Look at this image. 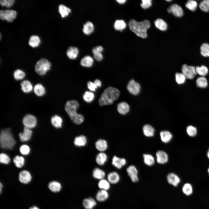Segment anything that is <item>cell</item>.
I'll use <instances>...</instances> for the list:
<instances>
[{
  "label": "cell",
  "instance_id": "681fc988",
  "mask_svg": "<svg viewBox=\"0 0 209 209\" xmlns=\"http://www.w3.org/2000/svg\"><path fill=\"white\" fill-rule=\"evenodd\" d=\"M199 7L202 11L208 12L209 11V0H204L201 1L199 4Z\"/></svg>",
  "mask_w": 209,
  "mask_h": 209
},
{
  "label": "cell",
  "instance_id": "d6a6232c",
  "mask_svg": "<svg viewBox=\"0 0 209 209\" xmlns=\"http://www.w3.org/2000/svg\"><path fill=\"white\" fill-rule=\"evenodd\" d=\"M144 163L149 166L153 165L155 162L154 157L149 154H144L143 155Z\"/></svg>",
  "mask_w": 209,
  "mask_h": 209
},
{
  "label": "cell",
  "instance_id": "60d3db41",
  "mask_svg": "<svg viewBox=\"0 0 209 209\" xmlns=\"http://www.w3.org/2000/svg\"><path fill=\"white\" fill-rule=\"evenodd\" d=\"M197 86L200 88H205L208 85L206 79L204 77L201 76L198 78L196 80Z\"/></svg>",
  "mask_w": 209,
  "mask_h": 209
},
{
  "label": "cell",
  "instance_id": "9f6ffc18",
  "mask_svg": "<svg viewBox=\"0 0 209 209\" xmlns=\"http://www.w3.org/2000/svg\"><path fill=\"white\" fill-rule=\"evenodd\" d=\"M87 86L88 89L92 91H95L96 89L98 87L94 82L90 81L88 82Z\"/></svg>",
  "mask_w": 209,
  "mask_h": 209
},
{
  "label": "cell",
  "instance_id": "f5cc1de1",
  "mask_svg": "<svg viewBox=\"0 0 209 209\" xmlns=\"http://www.w3.org/2000/svg\"><path fill=\"white\" fill-rule=\"evenodd\" d=\"M14 1V0H1L0 3L2 6L9 7L13 5Z\"/></svg>",
  "mask_w": 209,
  "mask_h": 209
},
{
  "label": "cell",
  "instance_id": "db71d44e",
  "mask_svg": "<svg viewBox=\"0 0 209 209\" xmlns=\"http://www.w3.org/2000/svg\"><path fill=\"white\" fill-rule=\"evenodd\" d=\"M20 151L23 155H27L30 152V149L27 145H23L20 147Z\"/></svg>",
  "mask_w": 209,
  "mask_h": 209
},
{
  "label": "cell",
  "instance_id": "680465c9",
  "mask_svg": "<svg viewBox=\"0 0 209 209\" xmlns=\"http://www.w3.org/2000/svg\"><path fill=\"white\" fill-rule=\"evenodd\" d=\"M93 55L94 58L97 61H100L102 59L103 55L101 53L96 54Z\"/></svg>",
  "mask_w": 209,
  "mask_h": 209
},
{
  "label": "cell",
  "instance_id": "5bb4252c",
  "mask_svg": "<svg viewBox=\"0 0 209 209\" xmlns=\"http://www.w3.org/2000/svg\"><path fill=\"white\" fill-rule=\"evenodd\" d=\"M31 179V176L28 171L24 170L20 172L19 180L21 183L25 184H27L30 181Z\"/></svg>",
  "mask_w": 209,
  "mask_h": 209
},
{
  "label": "cell",
  "instance_id": "cb8c5ba5",
  "mask_svg": "<svg viewBox=\"0 0 209 209\" xmlns=\"http://www.w3.org/2000/svg\"><path fill=\"white\" fill-rule=\"evenodd\" d=\"M87 143V139L84 136L80 135L76 137L74 141V144L76 146L82 147L85 146Z\"/></svg>",
  "mask_w": 209,
  "mask_h": 209
},
{
  "label": "cell",
  "instance_id": "6f0895ef",
  "mask_svg": "<svg viewBox=\"0 0 209 209\" xmlns=\"http://www.w3.org/2000/svg\"><path fill=\"white\" fill-rule=\"evenodd\" d=\"M103 50V47L101 46H98L94 47L92 49V52L93 55L101 53Z\"/></svg>",
  "mask_w": 209,
  "mask_h": 209
},
{
  "label": "cell",
  "instance_id": "3957f363",
  "mask_svg": "<svg viewBox=\"0 0 209 209\" xmlns=\"http://www.w3.org/2000/svg\"><path fill=\"white\" fill-rule=\"evenodd\" d=\"M129 26L130 30L137 36L145 38L147 37V30L150 28V24L147 20L138 22L133 19L129 21Z\"/></svg>",
  "mask_w": 209,
  "mask_h": 209
},
{
  "label": "cell",
  "instance_id": "9c48e42d",
  "mask_svg": "<svg viewBox=\"0 0 209 209\" xmlns=\"http://www.w3.org/2000/svg\"><path fill=\"white\" fill-rule=\"evenodd\" d=\"M127 89L131 93L136 95L140 93V86L138 82L132 79L129 82L127 86Z\"/></svg>",
  "mask_w": 209,
  "mask_h": 209
},
{
  "label": "cell",
  "instance_id": "94428289",
  "mask_svg": "<svg viewBox=\"0 0 209 209\" xmlns=\"http://www.w3.org/2000/svg\"><path fill=\"white\" fill-rule=\"evenodd\" d=\"M116 1L120 4H123L126 1V0H117Z\"/></svg>",
  "mask_w": 209,
  "mask_h": 209
},
{
  "label": "cell",
  "instance_id": "44dd1931",
  "mask_svg": "<svg viewBox=\"0 0 209 209\" xmlns=\"http://www.w3.org/2000/svg\"><path fill=\"white\" fill-rule=\"evenodd\" d=\"M160 138L162 141L164 143L170 142L172 138L171 133L168 131L164 130L160 133Z\"/></svg>",
  "mask_w": 209,
  "mask_h": 209
},
{
  "label": "cell",
  "instance_id": "ffe728a7",
  "mask_svg": "<svg viewBox=\"0 0 209 209\" xmlns=\"http://www.w3.org/2000/svg\"><path fill=\"white\" fill-rule=\"evenodd\" d=\"M117 109L119 113L125 115L129 112V107L126 102H121L118 104Z\"/></svg>",
  "mask_w": 209,
  "mask_h": 209
},
{
  "label": "cell",
  "instance_id": "8d00e7d4",
  "mask_svg": "<svg viewBox=\"0 0 209 209\" xmlns=\"http://www.w3.org/2000/svg\"><path fill=\"white\" fill-rule=\"evenodd\" d=\"M93 25L91 22L88 21L84 25L83 31L85 34L89 35L93 31Z\"/></svg>",
  "mask_w": 209,
  "mask_h": 209
},
{
  "label": "cell",
  "instance_id": "6da1fadb",
  "mask_svg": "<svg viewBox=\"0 0 209 209\" xmlns=\"http://www.w3.org/2000/svg\"><path fill=\"white\" fill-rule=\"evenodd\" d=\"M120 94L117 88L109 87L106 88L101 94L98 101L100 106L111 105L118 98Z\"/></svg>",
  "mask_w": 209,
  "mask_h": 209
},
{
  "label": "cell",
  "instance_id": "603a6c76",
  "mask_svg": "<svg viewBox=\"0 0 209 209\" xmlns=\"http://www.w3.org/2000/svg\"><path fill=\"white\" fill-rule=\"evenodd\" d=\"M144 134L147 137L153 136L154 134L155 129L151 125L149 124L144 125L143 127Z\"/></svg>",
  "mask_w": 209,
  "mask_h": 209
},
{
  "label": "cell",
  "instance_id": "2e32d148",
  "mask_svg": "<svg viewBox=\"0 0 209 209\" xmlns=\"http://www.w3.org/2000/svg\"><path fill=\"white\" fill-rule=\"evenodd\" d=\"M82 205L85 209H93L97 205L96 200L92 197L84 199Z\"/></svg>",
  "mask_w": 209,
  "mask_h": 209
},
{
  "label": "cell",
  "instance_id": "1f68e13d",
  "mask_svg": "<svg viewBox=\"0 0 209 209\" xmlns=\"http://www.w3.org/2000/svg\"><path fill=\"white\" fill-rule=\"evenodd\" d=\"M183 193L187 196L191 195L193 192V188L192 185L189 183H185L182 188Z\"/></svg>",
  "mask_w": 209,
  "mask_h": 209
},
{
  "label": "cell",
  "instance_id": "d4e9b609",
  "mask_svg": "<svg viewBox=\"0 0 209 209\" xmlns=\"http://www.w3.org/2000/svg\"><path fill=\"white\" fill-rule=\"evenodd\" d=\"M78 53L79 51L77 48L74 46H71L68 48L66 54L69 58L74 59L77 57Z\"/></svg>",
  "mask_w": 209,
  "mask_h": 209
},
{
  "label": "cell",
  "instance_id": "e575fe53",
  "mask_svg": "<svg viewBox=\"0 0 209 209\" xmlns=\"http://www.w3.org/2000/svg\"><path fill=\"white\" fill-rule=\"evenodd\" d=\"M154 24L156 27L161 30L165 31L167 29L166 23L161 19H156L154 22Z\"/></svg>",
  "mask_w": 209,
  "mask_h": 209
},
{
  "label": "cell",
  "instance_id": "be15d7a7",
  "mask_svg": "<svg viewBox=\"0 0 209 209\" xmlns=\"http://www.w3.org/2000/svg\"><path fill=\"white\" fill-rule=\"evenodd\" d=\"M3 188V185L1 183H0V192L1 193L2 189Z\"/></svg>",
  "mask_w": 209,
  "mask_h": 209
},
{
  "label": "cell",
  "instance_id": "4fadbf2b",
  "mask_svg": "<svg viewBox=\"0 0 209 209\" xmlns=\"http://www.w3.org/2000/svg\"><path fill=\"white\" fill-rule=\"evenodd\" d=\"M156 160L157 162L160 164H164L168 160V156L167 153L163 150H158L156 153Z\"/></svg>",
  "mask_w": 209,
  "mask_h": 209
},
{
  "label": "cell",
  "instance_id": "7c38bea8",
  "mask_svg": "<svg viewBox=\"0 0 209 209\" xmlns=\"http://www.w3.org/2000/svg\"><path fill=\"white\" fill-rule=\"evenodd\" d=\"M167 180L170 184L174 187L177 186L181 181L179 177L176 174L173 172L167 174Z\"/></svg>",
  "mask_w": 209,
  "mask_h": 209
},
{
  "label": "cell",
  "instance_id": "74e56055",
  "mask_svg": "<svg viewBox=\"0 0 209 209\" xmlns=\"http://www.w3.org/2000/svg\"><path fill=\"white\" fill-rule=\"evenodd\" d=\"M110 184L107 180L103 179L100 180L98 186L100 189L107 191L110 188Z\"/></svg>",
  "mask_w": 209,
  "mask_h": 209
},
{
  "label": "cell",
  "instance_id": "30bf717a",
  "mask_svg": "<svg viewBox=\"0 0 209 209\" xmlns=\"http://www.w3.org/2000/svg\"><path fill=\"white\" fill-rule=\"evenodd\" d=\"M126 171L132 182L136 183L138 181V171L135 166L132 165L129 166L127 168Z\"/></svg>",
  "mask_w": 209,
  "mask_h": 209
},
{
  "label": "cell",
  "instance_id": "f546056e",
  "mask_svg": "<svg viewBox=\"0 0 209 209\" xmlns=\"http://www.w3.org/2000/svg\"><path fill=\"white\" fill-rule=\"evenodd\" d=\"M51 122L53 125L55 127L60 128L62 126V120L59 116L55 115L52 117Z\"/></svg>",
  "mask_w": 209,
  "mask_h": 209
},
{
  "label": "cell",
  "instance_id": "277c9868",
  "mask_svg": "<svg viewBox=\"0 0 209 209\" xmlns=\"http://www.w3.org/2000/svg\"><path fill=\"white\" fill-rule=\"evenodd\" d=\"M0 142L2 148L12 149L16 143L15 141L10 128L2 130L0 136Z\"/></svg>",
  "mask_w": 209,
  "mask_h": 209
},
{
  "label": "cell",
  "instance_id": "7402d4cb",
  "mask_svg": "<svg viewBox=\"0 0 209 209\" xmlns=\"http://www.w3.org/2000/svg\"><path fill=\"white\" fill-rule=\"evenodd\" d=\"M95 145L96 149L101 152L106 150L108 147L107 141L103 139H99L96 142Z\"/></svg>",
  "mask_w": 209,
  "mask_h": 209
},
{
  "label": "cell",
  "instance_id": "8992f818",
  "mask_svg": "<svg viewBox=\"0 0 209 209\" xmlns=\"http://www.w3.org/2000/svg\"><path fill=\"white\" fill-rule=\"evenodd\" d=\"M17 15V12L14 10H1L0 11V19L9 22L12 21L16 18Z\"/></svg>",
  "mask_w": 209,
  "mask_h": 209
},
{
  "label": "cell",
  "instance_id": "ee69618b",
  "mask_svg": "<svg viewBox=\"0 0 209 209\" xmlns=\"http://www.w3.org/2000/svg\"><path fill=\"white\" fill-rule=\"evenodd\" d=\"M13 162L17 167L21 168L24 165V159L21 156H16L13 159Z\"/></svg>",
  "mask_w": 209,
  "mask_h": 209
},
{
  "label": "cell",
  "instance_id": "4dcf8cb0",
  "mask_svg": "<svg viewBox=\"0 0 209 209\" xmlns=\"http://www.w3.org/2000/svg\"><path fill=\"white\" fill-rule=\"evenodd\" d=\"M93 62V60L92 57L89 56H87L82 59L80 64L83 66L89 67L92 66Z\"/></svg>",
  "mask_w": 209,
  "mask_h": 209
},
{
  "label": "cell",
  "instance_id": "e7e4bbea",
  "mask_svg": "<svg viewBox=\"0 0 209 209\" xmlns=\"http://www.w3.org/2000/svg\"><path fill=\"white\" fill-rule=\"evenodd\" d=\"M207 156L208 158L209 159V148L207 152Z\"/></svg>",
  "mask_w": 209,
  "mask_h": 209
},
{
  "label": "cell",
  "instance_id": "9a60e30c",
  "mask_svg": "<svg viewBox=\"0 0 209 209\" xmlns=\"http://www.w3.org/2000/svg\"><path fill=\"white\" fill-rule=\"evenodd\" d=\"M126 162L125 158L114 156L112 159V164L117 169H120L126 165Z\"/></svg>",
  "mask_w": 209,
  "mask_h": 209
},
{
  "label": "cell",
  "instance_id": "f35d334b",
  "mask_svg": "<svg viewBox=\"0 0 209 209\" xmlns=\"http://www.w3.org/2000/svg\"><path fill=\"white\" fill-rule=\"evenodd\" d=\"M59 11L62 17L64 18L67 16L71 12V9L63 4H60L59 6Z\"/></svg>",
  "mask_w": 209,
  "mask_h": 209
},
{
  "label": "cell",
  "instance_id": "f907efd6",
  "mask_svg": "<svg viewBox=\"0 0 209 209\" xmlns=\"http://www.w3.org/2000/svg\"><path fill=\"white\" fill-rule=\"evenodd\" d=\"M175 77L176 82L179 84L184 83L186 79L185 76L182 73H176Z\"/></svg>",
  "mask_w": 209,
  "mask_h": 209
},
{
  "label": "cell",
  "instance_id": "bcb514c9",
  "mask_svg": "<svg viewBox=\"0 0 209 209\" xmlns=\"http://www.w3.org/2000/svg\"><path fill=\"white\" fill-rule=\"evenodd\" d=\"M25 73L24 72L19 69L15 70L13 73L14 77L17 80H19L23 79L25 76Z\"/></svg>",
  "mask_w": 209,
  "mask_h": 209
},
{
  "label": "cell",
  "instance_id": "52a82bcc",
  "mask_svg": "<svg viewBox=\"0 0 209 209\" xmlns=\"http://www.w3.org/2000/svg\"><path fill=\"white\" fill-rule=\"evenodd\" d=\"M182 73L186 78L191 79H193L197 74L196 68L193 66H189L184 64L181 68Z\"/></svg>",
  "mask_w": 209,
  "mask_h": 209
},
{
  "label": "cell",
  "instance_id": "836d02e7",
  "mask_svg": "<svg viewBox=\"0 0 209 209\" xmlns=\"http://www.w3.org/2000/svg\"><path fill=\"white\" fill-rule=\"evenodd\" d=\"M34 91L35 94L38 96H41L45 93V89L44 86L40 84H37L35 86Z\"/></svg>",
  "mask_w": 209,
  "mask_h": 209
},
{
  "label": "cell",
  "instance_id": "4316f807",
  "mask_svg": "<svg viewBox=\"0 0 209 209\" xmlns=\"http://www.w3.org/2000/svg\"><path fill=\"white\" fill-rule=\"evenodd\" d=\"M21 89L25 93H28L32 91L33 86L31 82L28 80H24L21 83Z\"/></svg>",
  "mask_w": 209,
  "mask_h": 209
},
{
  "label": "cell",
  "instance_id": "7dc6e473",
  "mask_svg": "<svg viewBox=\"0 0 209 209\" xmlns=\"http://www.w3.org/2000/svg\"><path fill=\"white\" fill-rule=\"evenodd\" d=\"M94 95V94L90 91H86L83 95L84 100L87 102H90L93 100Z\"/></svg>",
  "mask_w": 209,
  "mask_h": 209
},
{
  "label": "cell",
  "instance_id": "6125c7cd",
  "mask_svg": "<svg viewBox=\"0 0 209 209\" xmlns=\"http://www.w3.org/2000/svg\"><path fill=\"white\" fill-rule=\"evenodd\" d=\"M29 209H39V208L37 207L34 206L31 207Z\"/></svg>",
  "mask_w": 209,
  "mask_h": 209
},
{
  "label": "cell",
  "instance_id": "f6af8a7d",
  "mask_svg": "<svg viewBox=\"0 0 209 209\" xmlns=\"http://www.w3.org/2000/svg\"><path fill=\"white\" fill-rule=\"evenodd\" d=\"M197 2L193 0H190L188 1L185 4L186 7L192 11H195L197 7Z\"/></svg>",
  "mask_w": 209,
  "mask_h": 209
},
{
  "label": "cell",
  "instance_id": "484cf974",
  "mask_svg": "<svg viewBox=\"0 0 209 209\" xmlns=\"http://www.w3.org/2000/svg\"><path fill=\"white\" fill-rule=\"evenodd\" d=\"M48 187L49 189L54 192H58L62 189V185L61 183L56 181L50 182L48 184Z\"/></svg>",
  "mask_w": 209,
  "mask_h": 209
},
{
  "label": "cell",
  "instance_id": "91938a15",
  "mask_svg": "<svg viewBox=\"0 0 209 209\" xmlns=\"http://www.w3.org/2000/svg\"><path fill=\"white\" fill-rule=\"evenodd\" d=\"M94 83H95V84H96V85L98 87H100L101 86V83L100 81L98 79H96V80L94 82Z\"/></svg>",
  "mask_w": 209,
  "mask_h": 209
},
{
  "label": "cell",
  "instance_id": "5b68a950",
  "mask_svg": "<svg viewBox=\"0 0 209 209\" xmlns=\"http://www.w3.org/2000/svg\"><path fill=\"white\" fill-rule=\"evenodd\" d=\"M51 66V63L48 60L45 58H42L39 60L35 64V71L39 75H44L50 69Z\"/></svg>",
  "mask_w": 209,
  "mask_h": 209
},
{
  "label": "cell",
  "instance_id": "7bdbcfd3",
  "mask_svg": "<svg viewBox=\"0 0 209 209\" xmlns=\"http://www.w3.org/2000/svg\"><path fill=\"white\" fill-rule=\"evenodd\" d=\"M200 52L203 56L209 57V44L207 43L202 44L200 47Z\"/></svg>",
  "mask_w": 209,
  "mask_h": 209
},
{
  "label": "cell",
  "instance_id": "ab89813d",
  "mask_svg": "<svg viewBox=\"0 0 209 209\" xmlns=\"http://www.w3.org/2000/svg\"><path fill=\"white\" fill-rule=\"evenodd\" d=\"M196 71L197 74L201 76L204 77L208 74V70L207 67L203 65L200 66H197L196 67Z\"/></svg>",
  "mask_w": 209,
  "mask_h": 209
},
{
  "label": "cell",
  "instance_id": "e0dca14e",
  "mask_svg": "<svg viewBox=\"0 0 209 209\" xmlns=\"http://www.w3.org/2000/svg\"><path fill=\"white\" fill-rule=\"evenodd\" d=\"M32 131L30 129L24 127L23 133H20L19 134L20 139L22 142H25L29 140L31 137Z\"/></svg>",
  "mask_w": 209,
  "mask_h": 209
},
{
  "label": "cell",
  "instance_id": "03108f58",
  "mask_svg": "<svg viewBox=\"0 0 209 209\" xmlns=\"http://www.w3.org/2000/svg\"><path fill=\"white\" fill-rule=\"evenodd\" d=\"M208 173L209 175V167H208Z\"/></svg>",
  "mask_w": 209,
  "mask_h": 209
},
{
  "label": "cell",
  "instance_id": "d6986e66",
  "mask_svg": "<svg viewBox=\"0 0 209 209\" xmlns=\"http://www.w3.org/2000/svg\"><path fill=\"white\" fill-rule=\"evenodd\" d=\"M120 179L119 174L116 172L109 173L107 176V180L110 184H115L118 183Z\"/></svg>",
  "mask_w": 209,
  "mask_h": 209
},
{
  "label": "cell",
  "instance_id": "003e7915",
  "mask_svg": "<svg viewBox=\"0 0 209 209\" xmlns=\"http://www.w3.org/2000/svg\"><path fill=\"white\" fill-rule=\"evenodd\" d=\"M166 1H171V0H166Z\"/></svg>",
  "mask_w": 209,
  "mask_h": 209
},
{
  "label": "cell",
  "instance_id": "d590c367",
  "mask_svg": "<svg viewBox=\"0 0 209 209\" xmlns=\"http://www.w3.org/2000/svg\"><path fill=\"white\" fill-rule=\"evenodd\" d=\"M40 40L38 36L37 35L31 36L29 41V44L33 47L38 46L40 43Z\"/></svg>",
  "mask_w": 209,
  "mask_h": 209
},
{
  "label": "cell",
  "instance_id": "11a10c76",
  "mask_svg": "<svg viewBox=\"0 0 209 209\" xmlns=\"http://www.w3.org/2000/svg\"><path fill=\"white\" fill-rule=\"evenodd\" d=\"M142 1V3L140 4V6L143 9L147 8L152 5V0H143Z\"/></svg>",
  "mask_w": 209,
  "mask_h": 209
},
{
  "label": "cell",
  "instance_id": "8fae6325",
  "mask_svg": "<svg viewBox=\"0 0 209 209\" xmlns=\"http://www.w3.org/2000/svg\"><path fill=\"white\" fill-rule=\"evenodd\" d=\"M167 12L177 17H181L183 15V11L181 7L176 4H174L167 9Z\"/></svg>",
  "mask_w": 209,
  "mask_h": 209
},
{
  "label": "cell",
  "instance_id": "ac0fdd59",
  "mask_svg": "<svg viewBox=\"0 0 209 209\" xmlns=\"http://www.w3.org/2000/svg\"><path fill=\"white\" fill-rule=\"evenodd\" d=\"M109 197V194L107 191L101 189L97 192L96 196V200L100 202L106 201Z\"/></svg>",
  "mask_w": 209,
  "mask_h": 209
},
{
  "label": "cell",
  "instance_id": "816d5d0a",
  "mask_svg": "<svg viewBox=\"0 0 209 209\" xmlns=\"http://www.w3.org/2000/svg\"><path fill=\"white\" fill-rule=\"evenodd\" d=\"M9 157L6 154L2 153L0 155V162L2 164H8L10 162Z\"/></svg>",
  "mask_w": 209,
  "mask_h": 209
},
{
  "label": "cell",
  "instance_id": "b9f144b4",
  "mask_svg": "<svg viewBox=\"0 0 209 209\" xmlns=\"http://www.w3.org/2000/svg\"><path fill=\"white\" fill-rule=\"evenodd\" d=\"M126 26V24L124 21L122 20H117L114 24V28L117 30L120 31L122 30Z\"/></svg>",
  "mask_w": 209,
  "mask_h": 209
},
{
  "label": "cell",
  "instance_id": "83f0119b",
  "mask_svg": "<svg viewBox=\"0 0 209 209\" xmlns=\"http://www.w3.org/2000/svg\"><path fill=\"white\" fill-rule=\"evenodd\" d=\"M92 175L95 179L100 180L104 179L105 174V172L102 169L96 167L93 170Z\"/></svg>",
  "mask_w": 209,
  "mask_h": 209
},
{
  "label": "cell",
  "instance_id": "ba28073f",
  "mask_svg": "<svg viewBox=\"0 0 209 209\" xmlns=\"http://www.w3.org/2000/svg\"><path fill=\"white\" fill-rule=\"evenodd\" d=\"M23 123L25 127L29 129L34 127L37 124V119L34 116L27 114L23 118Z\"/></svg>",
  "mask_w": 209,
  "mask_h": 209
},
{
  "label": "cell",
  "instance_id": "c3c4849f",
  "mask_svg": "<svg viewBox=\"0 0 209 209\" xmlns=\"http://www.w3.org/2000/svg\"><path fill=\"white\" fill-rule=\"evenodd\" d=\"M186 131L188 135L191 137L195 136L197 133V130L196 127L191 125L187 126Z\"/></svg>",
  "mask_w": 209,
  "mask_h": 209
},
{
  "label": "cell",
  "instance_id": "7a4b0ae2",
  "mask_svg": "<svg viewBox=\"0 0 209 209\" xmlns=\"http://www.w3.org/2000/svg\"><path fill=\"white\" fill-rule=\"evenodd\" d=\"M79 105L76 100H68L65 103L64 107L65 110L71 120L76 125L82 124L84 120L83 116L76 112Z\"/></svg>",
  "mask_w": 209,
  "mask_h": 209
},
{
  "label": "cell",
  "instance_id": "f1b7e54d",
  "mask_svg": "<svg viewBox=\"0 0 209 209\" xmlns=\"http://www.w3.org/2000/svg\"><path fill=\"white\" fill-rule=\"evenodd\" d=\"M107 159V155L103 152L99 153L96 156V163L99 165H104Z\"/></svg>",
  "mask_w": 209,
  "mask_h": 209
}]
</instances>
